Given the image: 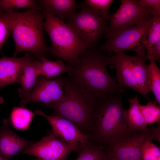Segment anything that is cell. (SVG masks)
<instances>
[{"instance_id": "15", "label": "cell", "mask_w": 160, "mask_h": 160, "mask_svg": "<svg viewBox=\"0 0 160 160\" xmlns=\"http://www.w3.org/2000/svg\"><path fill=\"white\" fill-rule=\"evenodd\" d=\"M111 64L116 70V81L119 87L122 89L128 87L138 92L139 89L132 70L130 56L120 52L111 55Z\"/></svg>"}, {"instance_id": "34", "label": "cell", "mask_w": 160, "mask_h": 160, "mask_svg": "<svg viewBox=\"0 0 160 160\" xmlns=\"http://www.w3.org/2000/svg\"><path fill=\"white\" fill-rule=\"evenodd\" d=\"M35 160H41L39 159H36Z\"/></svg>"}, {"instance_id": "31", "label": "cell", "mask_w": 160, "mask_h": 160, "mask_svg": "<svg viewBox=\"0 0 160 160\" xmlns=\"http://www.w3.org/2000/svg\"><path fill=\"white\" fill-rule=\"evenodd\" d=\"M146 57L147 60L150 58L153 59L155 61H160V41L153 45L147 52Z\"/></svg>"}, {"instance_id": "26", "label": "cell", "mask_w": 160, "mask_h": 160, "mask_svg": "<svg viewBox=\"0 0 160 160\" xmlns=\"http://www.w3.org/2000/svg\"><path fill=\"white\" fill-rule=\"evenodd\" d=\"M145 44L147 52L154 45L160 41V16L155 17L149 29Z\"/></svg>"}, {"instance_id": "11", "label": "cell", "mask_w": 160, "mask_h": 160, "mask_svg": "<svg viewBox=\"0 0 160 160\" xmlns=\"http://www.w3.org/2000/svg\"><path fill=\"white\" fill-rule=\"evenodd\" d=\"M66 81V79L61 75L53 80L39 76L33 90L27 97L20 102V105L23 107L31 102L39 101L47 104L63 101L65 98L63 87Z\"/></svg>"}, {"instance_id": "3", "label": "cell", "mask_w": 160, "mask_h": 160, "mask_svg": "<svg viewBox=\"0 0 160 160\" xmlns=\"http://www.w3.org/2000/svg\"><path fill=\"white\" fill-rule=\"evenodd\" d=\"M122 92L99 99L95 108L94 119L88 134L89 141L104 148L113 141L132 132L126 121V110L122 104Z\"/></svg>"}, {"instance_id": "23", "label": "cell", "mask_w": 160, "mask_h": 160, "mask_svg": "<svg viewBox=\"0 0 160 160\" xmlns=\"http://www.w3.org/2000/svg\"><path fill=\"white\" fill-rule=\"evenodd\" d=\"M148 65V84L150 91L153 93L156 98V102L160 105V70L155 61L150 58Z\"/></svg>"}, {"instance_id": "16", "label": "cell", "mask_w": 160, "mask_h": 160, "mask_svg": "<svg viewBox=\"0 0 160 160\" xmlns=\"http://www.w3.org/2000/svg\"><path fill=\"white\" fill-rule=\"evenodd\" d=\"M37 2L42 10L63 20L71 17L79 6L74 0H40Z\"/></svg>"}, {"instance_id": "20", "label": "cell", "mask_w": 160, "mask_h": 160, "mask_svg": "<svg viewBox=\"0 0 160 160\" xmlns=\"http://www.w3.org/2000/svg\"><path fill=\"white\" fill-rule=\"evenodd\" d=\"M39 59L37 70L38 76H43L48 79H51L62 73L68 72L71 69L59 58L55 61H52L43 57Z\"/></svg>"}, {"instance_id": "14", "label": "cell", "mask_w": 160, "mask_h": 160, "mask_svg": "<svg viewBox=\"0 0 160 160\" xmlns=\"http://www.w3.org/2000/svg\"><path fill=\"white\" fill-rule=\"evenodd\" d=\"M33 57L29 52L20 57L3 56L0 59V88L18 82L25 65L33 60Z\"/></svg>"}, {"instance_id": "28", "label": "cell", "mask_w": 160, "mask_h": 160, "mask_svg": "<svg viewBox=\"0 0 160 160\" xmlns=\"http://www.w3.org/2000/svg\"><path fill=\"white\" fill-rule=\"evenodd\" d=\"M112 0H86L85 4L91 9L102 11L106 14L110 15L109 10Z\"/></svg>"}, {"instance_id": "27", "label": "cell", "mask_w": 160, "mask_h": 160, "mask_svg": "<svg viewBox=\"0 0 160 160\" xmlns=\"http://www.w3.org/2000/svg\"><path fill=\"white\" fill-rule=\"evenodd\" d=\"M158 147L148 139L143 143L141 147L142 160H157L160 158Z\"/></svg>"}, {"instance_id": "21", "label": "cell", "mask_w": 160, "mask_h": 160, "mask_svg": "<svg viewBox=\"0 0 160 160\" xmlns=\"http://www.w3.org/2000/svg\"><path fill=\"white\" fill-rule=\"evenodd\" d=\"M103 147L88 140L85 143H78L74 151L78 156L75 160H107L108 157Z\"/></svg>"}, {"instance_id": "5", "label": "cell", "mask_w": 160, "mask_h": 160, "mask_svg": "<svg viewBox=\"0 0 160 160\" xmlns=\"http://www.w3.org/2000/svg\"><path fill=\"white\" fill-rule=\"evenodd\" d=\"M44 29L52 42L49 53L65 61L71 68L89 49L88 46L66 23L49 12L42 10Z\"/></svg>"}, {"instance_id": "18", "label": "cell", "mask_w": 160, "mask_h": 160, "mask_svg": "<svg viewBox=\"0 0 160 160\" xmlns=\"http://www.w3.org/2000/svg\"><path fill=\"white\" fill-rule=\"evenodd\" d=\"M39 60H32L25 65L19 78L18 82L21 87L18 90L19 97L22 100L31 94L36 84L37 78V67Z\"/></svg>"}, {"instance_id": "30", "label": "cell", "mask_w": 160, "mask_h": 160, "mask_svg": "<svg viewBox=\"0 0 160 160\" xmlns=\"http://www.w3.org/2000/svg\"><path fill=\"white\" fill-rule=\"evenodd\" d=\"M11 34L9 25L0 15V50Z\"/></svg>"}, {"instance_id": "8", "label": "cell", "mask_w": 160, "mask_h": 160, "mask_svg": "<svg viewBox=\"0 0 160 160\" xmlns=\"http://www.w3.org/2000/svg\"><path fill=\"white\" fill-rule=\"evenodd\" d=\"M160 129L134 131L128 135L110 142L105 148L110 160H142L141 147L146 140H160Z\"/></svg>"}, {"instance_id": "29", "label": "cell", "mask_w": 160, "mask_h": 160, "mask_svg": "<svg viewBox=\"0 0 160 160\" xmlns=\"http://www.w3.org/2000/svg\"><path fill=\"white\" fill-rule=\"evenodd\" d=\"M138 3L146 9L154 17L160 16V0H139Z\"/></svg>"}, {"instance_id": "33", "label": "cell", "mask_w": 160, "mask_h": 160, "mask_svg": "<svg viewBox=\"0 0 160 160\" xmlns=\"http://www.w3.org/2000/svg\"><path fill=\"white\" fill-rule=\"evenodd\" d=\"M0 160H8L0 155Z\"/></svg>"}, {"instance_id": "25", "label": "cell", "mask_w": 160, "mask_h": 160, "mask_svg": "<svg viewBox=\"0 0 160 160\" xmlns=\"http://www.w3.org/2000/svg\"><path fill=\"white\" fill-rule=\"evenodd\" d=\"M147 104L141 105V111L146 124H151L155 123L160 124V109L156 103L149 99Z\"/></svg>"}, {"instance_id": "7", "label": "cell", "mask_w": 160, "mask_h": 160, "mask_svg": "<svg viewBox=\"0 0 160 160\" xmlns=\"http://www.w3.org/2000/svg\"><path fill=\"white\" fill-rule=\"evenodd\" d=\"M154 17L141 24L124 29L111 35L100 49L111 54L125 53L129 50L145 56V44L149 29Z\"/></svg>"}, {"instance_id": "24", "label": "cell", "mask_w": 160, "mask_h": 160, "mask_svg": "<svg viewBox=\"0 0 160 160\" xmlns=\"http://www.w3.org/2000/svg\"><path fill=\"white\" fill-rule=\"evenodd\" d=\"M25 8L41 9L36 0H0V12Z\"/></svg>"}, {"instance_id": "19", "label": "cell", "mask_w": 160, "mask_h": 160, "mask_svg": "<svg viewBox=\"0 0 160 160\" xmlns=\"http://www.w3.org/2000/svg\"><path fill=\"white\" fill-rule=\"evenodd\" d=\"M130 103L128 110H126V121L129 128L132 130L148 131L141 111V107L137 97L128 99Z\"/></svg>"}, {"instance_id": "10", "label": "cell", "mask_w": 160, "mask_h": 160, "mask_svg": "<svg viewBox=\"0 0 160 160\" xmlns=\"http://www.w3.org/2000/svg\"><path fill=\"white\" fill-rule=\"evenodd\" d=\"M72 151L68 143L57 138L51 132L16 156L28 155L41 160H67Z\"/></svg>"}, {"instance_id": "17", "label": "cell", "mask_w": 160, "mask_h": 160, "mask_svg": "<svg viewBox=\"0 0 160 160\" xmlns=\"http://www.w3.org/2000/svg\"><path fill=\"white\" fill-rule=\"evenodd\" d=\"M132 70L135 80L141 94L148 100V94L150 91L148 84V65L145 62L147 60L146 55H138L130 56Z\"/></svg>"}, {"instance_id": "9", "label": "cell", "mask_w": 160, "mask_h": 160, "mask_svg": "<svg viewBox=\"0 0 160 160\" xmlns=\"http://www.w3.org/2000/svg\"><path fill=\"white\" fill-rule=\"evenodd\" d=\"M154 17L146 9L140 5L137 0H121L117 11L110 15L106 37L108 38L114 33Z\"/></svg>"}, {"instance_id": "2", "label": "cell", "mask_w": 160, "mask_h": 160, "mask_svg": "<svg viewBox=\"0 0 160 160\" xmlns=\"http://www.w3.org/2000/svg\"><path fill=\"white\" fill-rule=\"evenodd\" d=\"M94 48H89L79 58V62L69 72V78L92 92L99 99L111 94L124 92L115 79L108 72L111 55Z\"/></svg>"}, {"instance_id": "13", "label": "cell", "mask_w": 160, "mask_h": 160, "mask_svg": "<svg viewBox=\"0 0 160 160\" xmlns=\"http://www.w3.org/2000/svg\"><path fill=\"white\" fill-rule=\"evenodd\" d=\"M9 120L4 119L0 125V155L8 160L35 142L19 136L10 128Z\"/></svg>"}, {"instance_id": "22", "label": "cell", "mask_w": 160, "mask_h": 160, "mask_svg": "<svg viewBox=\"0 0 160 160\" xmlns=\"http://www.w3.org/2000/svg\"><path fill=\"white\" fill-rule=\"evenodd\" d=\"M34 114V113L26 108L16 107L11 112V122L15 128L25 130L28 128Z\"/></svg>"}, {"instance_id": "4", "label": "cell", "mask_w": 160, "mask_h": 160, "mask_svg": "<svg viewBox=\"0 0 160 160\" xmlns=\"http://www.w3.org/2000/svg\"><path fill=\"white\" fill-rule=\"evenodd\" d=\"M65 100L62 101L41 104L54 110V115L68 119L83 133L90 131L99 100L91 91L66 79L63 87Z\"/></svg>"}, {"instance_id": "32", "label": "cell", "mask_w": 160, "mask_h": 160, "mask_svg": "<svg viewBox=\"0 0 160 160\" xmlns=\"http://www.w3.org/2000/svg\"><path fill=\"white\" fill-rule=\"evenodd\" d=\"M4 101L3 98L0 96V104L2 103Z\"/></svg>"}, {"instance_id": "12", "label": "cell", "mask_w": 160, "mask_h": 160, "mask_svg": "<svg viewBox=\"0 0 160 160\" xmlns=\"http://www.w3.org/2000/svg\"><path fill=\"white\" fill-rule=\"evenodd\" d=\"M35 113L45 118L52 128V133L57 138L68 143L74 151L78 143L84 144L90 139V136L83 133L76 126L68 119L61 116L45 114L40 110Z\"/></svg>"}, {"instance_id": "1", "label": "cell", "mask_w": 160, "mask_h": 160, "mask_svg": "<svg viewBox=\"0 0 160 160\" xmlns=\"http://www.w3.org/2000/svg\"><path fill=\"white\" fill-rule=\"evenodd\" d=\"M0 15L9 25L14 41V57L25 51L39 59L49 54L44 38V18L41 9L31 8L22 12L7 11L0 12Z\"/></svg>"}, {"instance_id": "6", "label": "cell", "mask_w": 160, "mask_h": 160, "mask_svg": "<svg viewBox=\"0 0 160 160\" xmlns=\"http://www.w3.org/2000/svg\"><path fill=\"white\" fill-rule=\"evenodd\" d=\"M80 10L67 19L69 25L89 48H94L108 31L106 22L110 15L93 10L85 4L79 6Z\"/></svg>"}, {"instance_id": "36", "label": "cell", "mask_w": 160, "mask_h": 160, "mask_svg": "<svg viewBox=\"0 0 160 160\" xmlns=\"http://www.w3.org/2000/svg\"><path fill=\"white\" fill-rule=\"evenodd\" d=\"M107 160H110V159H109V158H108V159H107Z\"/></svg>"}, {"instance_id": "35", "label": "cell", "mask_w": 160, "mask_h": 160, "mask_svg": "<svg viewBox=\"0 0 160 160\" xmlns=\"http://www.w3.org/2000/svg\"><path fill=\"white\" fill-rule=\"evenodd\" d=\"M157 160H160V158H158Z\"/></svg>"}]
</instances>
